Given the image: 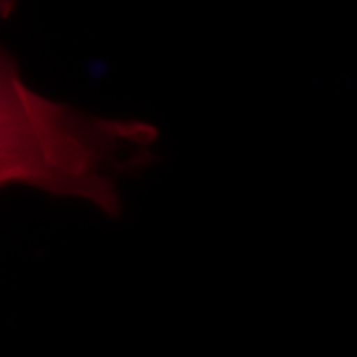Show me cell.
Masks as SVG:
<instances>
[{
    "mask_svg": "<svg viewBox=\"0 0 357 357\" xmlns=\"http://www.w3.org/2000/svg\"><path fill=\"white\" fill-rule=\"evenodd\" d=\"M7 3H0L6 15ZM151 124L109 119L48 100L24 82L0 45V189L20 184L119 215V178L151 166Z\"/></svg>",
    "mask_w": 357,
    "mask_h": 357,
    "instance_id": "1",
    "label": "cell"
}]
</instances>
